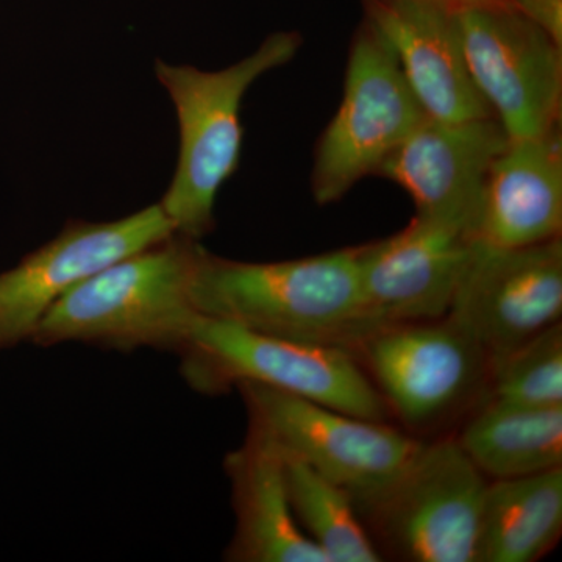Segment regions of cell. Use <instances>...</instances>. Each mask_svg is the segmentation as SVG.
Instances as JSON below:
<instances>
[{
	"instance_id": "obj_1",
	"label": "cell",
	"mask_w": 562,
	"mask_h": 562,
	"mask_svg": "<svg viewBox=\"0 0 562 562\" xmlns=\"http://www.w3.org/2000/svg\"><path fill=\"white\" fill-rule=\"evenodd\" d=\"M191 294L202 316L276 338L351 350L369 335L355 247L247 262L201 246Z\"/></svg>"
},
{
	"instance_id": "obj_2",
	"label": "cell",
	"mask_w": 562,
	"mask_h": 562,
	"mask_svg": "<svg viewBox=\"0 0 562 562\" xmlns=\"http://www.w3.org/2000/svg\"><path fill=\"white\" fill-rule=\"evenodd\" d=\"M201 244L173 233L81 281L44 314L31 341L177 351L201 314L192 279Z\"/></svg>"
},
{
	"instance_id": "obj_3",
	"label": "cell",
	"mask_w": 562,
	"mask_h": 562,
	"mask_svg": "<svg viewBox=\"0 0 562 562\" xmlns=\"http://www.w3.org/2000/svg\"><path fill=\"white\" fill-rule=\"evenodd\" d=\"M302 43L297 32L272 33L249 57L216 72L155 61L179 121V160L160 202L179 235L201 241L214 231L217 194L241 161L244 95L266 72L288 65Z\"/></svg>"
},
{
	"instance_id": "obj_4",
	"label": "cell",
	"mask_w": 562,
	"mask_h": 562,
	"mask_svg": "<svg viewBox=\"0 0 562 562\" xmlns=\"http://www.w3.org/2000/svg\"><path fill=\"white\" fill-rule=\"evenodd\" d=\"M177 353L184 380L201 394L258 383L362 419L386 422V403L346 347L276 338L201 314Z\"/></svg>"
},
{
	"instance_id": "obj_5",
	"label": "cell",
	"mask_w": 562,
	"mask_h": 562,
	"mask_svg": "<svg viewBox=\"0 0 562 562\" xmlns=\"http://www.w3.org/2000/svg\"><path fill=\"white\" fill-rule=\"evenodd\" d=\"M427 117L386 41L362 21L351 41L341 105L314 155V201H341Z\"/></svg>"
},
{
	"instance_id": "obj_6",
	"label": "cell",
	"mask_w": 562,
	"mask_h": 562,
	"mask_svg": "<svg viewBox=\"0 0 562 562\" xmlns=\"http://www.w3.org/2000/svg\"><path fill=\"white\" fill-rule=\"evenodd\" d=\"M236 387L251 424L268 432L284 452L342 487L360 512L379 501L419 452L422 442L386 422L351 416L265 384Z\"/></svg>"
},
{
	"instance_id": "obj_7",
	"label": "cell",
	"mask_w": 562,
	"mask_h": 562,
	"mask_svg": "<svg viewBox=\"0 0 562 562\" xmlns=\"http://www.w3.org/2000/svg\"><path fill=\"white\" fill-rule=\"evenodd\" d=\"M454 13L472 79L509 138L560 125L562 43L509 5Z\"/></svg>"
},
{
	"instance_id": "obj_8",
	"label": "cell",
	"mask_w": 562,
	"mask_h": 562,
	"mask_svg": "<svg viewBox=\"0 0 562 562\" xmlns=\"http://www.w3.org/2000/svg\"><path fill=\"white\" fill-rule=\"evenodd\" d=\"M486 487L458 441L422 443L390 490L362 512L405 560L475 562Z\"/></svg>"
},
{
	"instance_id": "obj_9",
	"label": "cell",
	"mask_w": 562,
	"mask_h": 562,
	"mask_svg": "<svg viewBox=\"0 0 562 562\" xmlns=\"http://www.w3.org/2000/svg\"><path fill=\"white\" fill-rule=\"evenodd\" d=\"M358 350L376 391L406 424L446 419L490 382V358L450 317L387 325Z\"/></svg>"
},
{
	"instance_id": "obj_10",
	"label": "cell",
	"mask_w": 562,
	"mask_h": 562,
	"mask_svg": "<svg viewBox=\"0 0 562 562\" xmlns=\"http://www.w3.org/2000/svg\"><path fill=\"white\" fill-rule=\"evenodd\" d=\"M476 246L471 225L416 213L390 238L355 247L369 335L446 317Z\"/></svg>"
},
{
	"instance_id": "obj_11",
	"label": "cell",
	"mask_w": 562,
	"mask_h": 562,
	"mask_svg": "<svg viewBox=\"0 0 562 562\" xmlns=\"http://www.w3.org/2000/svg\"><path fill=\"white\" fill-rule=\"evenodd\" d=\"M562 239L498 249L476 246L447 317L490 362L561 322Z\"/></svg>"
},
{
	"instance_id": "obj_12",
	"label": "cell",
	"mask_w": 562,
	"mask_h": 562,
	"mask_svg": "<svg viewBox=\"0 0 562 562\" xmlns=\"http://www.w3.org/2000/svg\"><path fill=\"white\" fill-rule=\"evenodd\" d=\"M173 233L160 203L120 221H68L57 238L0 273V349L31 339L44 314L81 281Z\"/></svg>"
},
{
	"instance_id": "obj_13",
	"label": "cell",
	"mask_w": 562,
	"mask_h": 562,
	"mask_svg": "<svg viewBox=\"0 0 562 562\" xmlns=\"http://www.w3.org/2000/svg\"><path fill=\"white\" fill-rule=\"evenodd\" d=\"M509 140L495 116L458 122L427 117L375 176L408 192L417 214L464 222L475 231L484 180Z\"/></svg>"
},
{
	"instance_id": "obj_14",
	"label": "cell",
	"mask_w": 562,
	"mask_h": 562,
	"mask_svg": "<svg viewBox=\"0 0 562 562\" xmlns=\"http://www.w3.org/2000/svg\"><path fill=\"white\" fill-rule=\"evenodd\" d=\"M425 114L438 121L494 116L465 61L457 13L422 0H362Z\"/></svg>"
},
{
	"instance_id": "obj_15",
	"label": "cell",
	"mask_w": 562,
	"mask_h": 562,
	"mask_svg": "<svg viewBox=\"0 0 562 562\" xmlns=\"http://www.w3.org/2000/svg\"><path fill=\"white\" fill-rule=\"evenodd\" d=\"M562 232L561 124L512 139L484 180L475 235L498 249L531 246Z\"/></svg>"
},
{
	"instance_id": "obj_16",
	"label": "cell",
	"mask_w": 562,
	"mask_h": 562,
	"mask_svg": "<svg viewBox=\"0 0 562 562\" xmlns=\"http://www.w3.org/2000/svg\"><path fill=\"white\" fill-rule=\"evenodd\" d=\"M236 528L225 560L233 562H327L294 516L283 452L258 425L225 458Z\"/></svg>"
},
{
	"instance_id": "obj_17",
	"label": "cell",
	"mask_w": 562,
	"mask_h": 562,
	"mask_svg": "<svg viewBox=\"0 0 562 562\" xmlns=\"http://www.w3.org/2000/svg\"><path fill=\"white\" fill-rule=\"evenodd\" d=\"M562 532V468L494 480L484 492L475 562H535Z\"/></svg>"
},
{
	"instance_id": "obj_18",
	"label": "cell",
	"mask_w": 562,
	"mask_h": 562,
	"mask_svg": "<svg viewBox=\"0 0 562 562\" xmlns=\"http://www.w3.org/2000/svg\"><path fill=\"white\" fill-rule=\"evenodd\" d=\"M458 443L494 480L562 468V406L524 408L490 401L465 425Z\"/></svg>"
},
{
	"instance_id": "obj_19",
	"label": "cell",
	"mask_w": 562,
	"mask_h": 562,
	"mask_svg": "<svg viewBox=\"0 0 562 562\" xmlns=\"http://www.w3.org/2000/svg\"><path fill=\"white\" fill-rule=\"evenodd\" d=\"M283 452L284 476L295 519L327 562H379L382 553L342 487L301 458Z\"/></svg>"
},
{
	"instance_id": "obj_20",
	"label": "cell",
	"mask_w": 562,
	"mask_h": 562,
	"mask_svg": "<svg viewBox=\"0 0 562 562\" xmlns=\"http://www.w3.org/2000/svg\"><path fill=\"white\" fill-rule=\"evenodd\" d=\"M490 401L524 408L562 406L561 322L490 362Z\"/></svg>"
},
{
	"instance_id": "obj_21",
	"label": "cell",
	"mask_w": 562,
	"mask_h": 562,
	"mask_svg": "<svg viewBox=\"0 0 562 562\" xmlns=\"http://www.w3.org/2000/svg\"><path fill=\"white\" fill-rule=\"evenodd\" d=\"M508 3L562 43V0H508Z\"/></svg>"
},
{
	"instance_id": "obj_22",
	"label": "cell",
	"mask_w": 562,
	"mask_h": 562,
	"mask_svg": "<svg viewBox=\"0 0 562 562\" xmlns=\"http://www.w3.org/2000/svg\"><path fill=\"white\" fill-rule=\"evenodd\" d=\"M422 2L435 3L450 10L468 9L479 5H509L508 0H422Z\"/></svg>"
}]
</instances>
